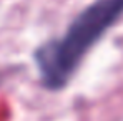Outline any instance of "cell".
<instances>
[{
  "instance_id": "cell-1",
  "label": "cell",
  "mask_w": 123,
  "mask_h": 121,
  "mask_svg": "<svg viewBox=\"0 0 123 121\" xmlns=\"http://www.w3.org/2000/svg\"><path fill=\"white\" fill-rule=\"evenodd\" d=\"M123 15V0H97L70 23L60 40L48 41L35 55L47 88L65 86L86 52Z\"/></svg>"
}]
</instances>
